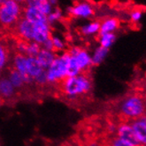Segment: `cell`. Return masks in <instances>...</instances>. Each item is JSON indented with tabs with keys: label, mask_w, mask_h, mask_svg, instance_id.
I'll list each match as a JSON object with an SVG mask.
<instances>
[{
	"label": "cell",
	"mask_w": 146,
	"mask_h": 146,
	"mask_svg": "<svg viewBox=\"0 0 146 146\" xmlns=\"http://www.w3.org/2000/svg\"><path fill=\"white\" fill-rule=\"evenodd\" d=\"M58 85L63 95L72 100L87 95L92 90V82L90 76L85 73L73 77H66Z\"/></svg>",
	"instance_id": "obj_1"
},
{
	"label": "cell",
	"mask_w": 146,
	"mask_h": 146,
	"mask_svg": "<svg viewBox=\"0 0 146 146\" xmlns=\"http://www.w3.org/2000/svg\"><path fill=\"white\" fill-rule=\"evenodd\" d=\"M119 113L127 121L145 115L144 98L139 94H132L126 97L119 106Z\"/></svg>",
	"instance_id": "obj_2"
},
{
	"label": "cell",
	"mask_w": 146,
	"mask_h": 146,
	"mask_svg": "<svg viewBox=\"0 0 146 146\" xmlns=\"http://www.w3.org/2000/svg\"><path fill=\"white\" fill-rule=\"evenodd\" d=\"M70 55L66 51L57 55L53 62L45 70L47 84H59L67 77V66Z\"/></svg>",
	"instance_id": "obj_3"
},
{
	"label": "cell",
	"mask_w": 146,
	"mask_h": 146,
	"mask_svg": "<svg viewBox=\"0 0 146 146\" xmlns=\"http://www.w3.org/2000/svg\"><path fill=\"white\" fill-rule=\"evenodd\" d=\"M22 5L8 0L0 5V25L4 28H13L22 17Z\"/></svg>",
	"instance_id": "obj_4"
},
{
	"label": "cell",
	"mask_w": 146,
	"mask_h": 146,
	"mask_svg": "<svg viewBox=\"0 0 146 146\" xmlns=\"http://www.w3.org/2000/svg\"><path fill=\"white\" fill-rule=\"evenodd\" d=\"M67 52L75 59L81 73L86 74L93 66L91 62V55L86 49L74 46L72 47Z\"/></svg>",
	"instance_id": "obj_5"
},
{
	"label": "cell",
	"mask_w": 146,
	"mask_h": 146,
	"mask_svg": "<svg viewBox=\"0 0 146 146\" xmlns=\"http://www.w3.org/2000/svg\"><path fill=\"white\" fill-rule=\"evenodd\" d=\"M67 12L68 14L74 18L90 19L95 15V8L90 3L85 0H80V1H77L72 7L68 8Z\"/></svg>",
	"instance_id": "obj_6"
},
{
	"label": "cell",
	"mask_w": 146,
	"mask_h": 146,
	"mask_svg": "<svg viewBox=\"0 0 146 146\" xmlns=\"http://www.w3.org/2000/svg\"><path fill=\"white\" fill-rule=\"evenodd\" d=\"M13 28L16 35L20 37L21 40L33 42L36 34V23H33L21 17Z\"/></svg>",
	"instance_id": "obj_7"
},
{
	"label": "cell",
	"mask_w": 146,
	"mask_h": 146,
	"mask_svg": "<svg viewBox=\"0 0 146 146\" xmlns=\"http://www.w3.org/2000/svg\"><path fill=\"white\" fill-rule=\"evenodd\" d=\"M140 145H146V118L145 115L128 121Z\"/></svg>",
	"instance_id": "obj_8"
},
{
	"label": "cell",
	"mask_w": 146,
	"mask_h": 146,
	"mask_svg": "<svg viewBox=\"0 0 146 146\" xmlns=\"http://www.w3.org/2000/svg\"><path fill=\"white\" fill-rule=\"evenodd\" d=\"M116 135L117 137L123 141H126L135 146H139V143L134 134V131L129 124V122L121 123L116 127Z\"/></svg>",
	"instance_id": "obj_9"
},
{
	"label": "cell",
	"mask_w": 146,
	"mask_h": 146,
	"mask_svg": "<svg viewBox=\"0 0 146 146\" xmlns=\"http://www.w3.org/2000/svg\"><path fill=\"white\" fill-rule=\"evenodd\" d=\"M26 62H27V56L16 52V54L13 57V68L22 76L24 82H25V85H28V84L33 83L34 82L27 74Z\"/></svg>",
	"instance_id": "obj_10"
},
{
	"label": "cell",
	"mask_w": 146,
	"mask_h": 146,
	"mask_svg": "<svg viewBox=\"0 0 146 146\" xmlns=\"http://www.w3.org/2000/svg\"><path fill=\"white\" fill-rule=\"evenodd\" d=\"M22 17L33 23L36 22H47V16L42 13L36 7L23 5ZM48 23V22H47Z\"/></svg>",
	"instance_id": "obj_11"
},
{
	"label": "cell",
	"mask_w": 146,
	"mask_h": 146,
	"mask_svg": "<svg viewBox=\"0 0 146 146\" xmlns=\"http://www.w3.org/2000/svg\"><path fill=\"white\" fill-rule=\"evenodd\" d=\"M26 66H27V74L33 80V82L45 71L42 68L36 58L35 57H27Z\"/></svg>",
	"instance_id": "obj_12"
},
{
	"label": "cell",
	"mask_w": 146,
	"mask_h": 146,
	"mask_svg": "<svg viewBox=\"0 0 146 146\" xmlns=\"http://www.w3.org/2000/svg\"><path fill=\"white\" fill-rule=\"evenodd\" d=\"M56 56H57V54L54 52V51L41 49L39 53L37 54V56L36 58L37 61L39 62V64L42 66V69L47 70L49 68V66L51 65V63L53 62Z\"/></svg>",
	"instance_id": "obj_13"
},
{
	"label": "cell",
	"mask_w": 146,
	"mask_h": 146,
	"mask_svg": "<svg viewBox=\"0 0 146 146\" xmlns=\"http://www.w3.org/2000/svg\"><path fill=\"white\" fill-rule=\"evenodd\" d=\"M16 93V89L8 80L7 77H2L0 79V98L5 99L13 98Z\"/></svg>",
	"instance_id": "obj_14"
},
{
	"label": "cell",
	"mask_w": 146,
	"mask_h": 146,
	"mask_svg": "<svg viewBox=\"0 0 146 146\" xmlns=\"http://www.w3.org/2000/svg\"><path fill=\"white\" fill-rule=\"evenodd\" d=\"M119 27V21L116 18H106L100 22V29L98 35L108 33H114Z\"/></svg>",
	"instance_id": "obj_15"
},
{
	"label": "cell",
	"mask_w": 146,
	"mask_h": 146,
	"mask_svg": "<svg viewBox=\"0 0 146 146\" xmlns=\"http://www.w3.org/2000/svg\"><path fill=\"white\" fill-rule=\"evenodd\" d=\"M100 29V22L98 21H93L88 24L83 25L80 29V33L84 36H91L98 35Z\"/></svg>",
	"instance_id": "obj_16"
},
{
	"label": "cell",
	"mask_w": 146,
	"mask_h": 146,
	"mask_svg": "<svg viewBox=\"0 0 146 146\" xmlns=\"http://www.w3.org/2000/svg\"><path fill=\"white\" fill-rule=\"evenodd\" d=\"M109 52V50L103 48L101 46H98L91 56V62H92V66H99L101 63H103V61L105 60L106 58L107 57Z\"/></svg>",
	"instance_id": "obj_17"
},
{
	"label": "cell",
	"mask_w": 146,
	"mask_h": 146,
	"mask_svg": "<svg viewBox=\"0 0 146 146\" xmlns=\"http://www.w3.org/2000/svg\"><path fill=\"white\" fill-rule=\"evenodd\" d=\"M7 78L10 81V82L13 84V87L16 89V90L22 89L25 86V82H24L22 76L16 70H14L13 68H12V69L9 71V74H8Z\"/></svg>",
	"instance_id": "obj_18"
},
{
	"label": "cell",
	"mask_w": 146,
	"mask_h": 146,
	"mask_svg": "<svg viewBox=\"0 0 146 146\" xmlns=\"http://www.w3.org/2000/svg\"><path fill=\"white\" fill-rule=\"evenodd\" d=\"M116 40V35L114 33H108L103 34V35H98V42L101 47L108 49L114 44Z\"/></svg>",
	"instance_id": "obj_19"
},
{
	"label": "cell",
	"mask_w": 146,
	"mask_h": 146,
	"mask_svg": "<svg viewBox=\"0 0 146 146\" xmlns=\"http://www.w3.org/2000/svg\"><path fill=\"white\" fill-rule=\"evenodd\" d=\"M63 19V13L58 7H53V10L47 16V22L50 26L54 24L57 21H59Z\"/></svg>",
	"instance_id": "obj_20"
},
{
	"label": "cell",
	"mask_w": 146,
	"mask_h": 146,
	"mask_svg": "<svg viewBox=\"0 0 146 146\" xmlns=\"http://www.w3.org/2000/svg\"><path fill=\"white\" fill-rule=\"evenodd\" d=\"M82 74L79 66L77 65L75 59L74 58V57L70 56L69 58V61H68V66H67V77H73V76H76Z\"/></svg>",
	"instance_id": "obj_21"
},
{
	"label": "cell",
	"mask_w": 146,
	"mask_h": 146,
	"mask_svg": "<svg viewBox=\"0 0 146 146\" xmlns=\"http://www.w3.org/2000/svg\"><path fill=\"white\" fill-rule=\"evenodd\" d=\"M41 45L35 42H28L25 55L27 57H36L41 50Z\"/></svg>",
	"instance_id": "obj_22"
},
{
	"label": "cell",
	"mask_w": 146,
	"mask_h": 146,
	"mask_svg": "<svg viewBox=\"0 0 146 146\" xmlns=\"http://www.w3.org/2000/svg\"><path fill=\"white\" fill-rule=\"evenodd\" d=\"M9 60V53L6 46L0 42V71L3 70Z\"/></svg>",
	"instance_id": "obj_23"
},
{
	"label": "cell",
	"mask_w": 146,
	"mask_h": 146,
	"mask_svg": "<svg viewBox=\"0 0 146 146\" xmlns=\"http://www.w3.org/2000/svg\"><path fill=\"white\" fill-rule=\"evenodd\" d=\"M51 42H52L53 51L55 53L58 51H64L66 50V42L59 36H51Z\"/></svg>",
	"instance_id": "obj_24"
},
{
	"label": "cell",
	"mask_w": 146,
	"mask_h": 146,
	"mask_svg": "<svg viewBox=\"0 0 146 146\" xmlns=\"http://www.w3.org/2000/svg\"><path fill=\"white\" fill-rule=\"evenodd\" d=\"M130 21L133 24H137L139 23L142 17H143V10L140 7H136L130 12Z\"/></svg>",
	"instance_id": "obj_25"
},
{
	"label": "cell",
	"mask_w": 146,
	"mask_h": 146,
	"mask_svg": "<svg viewBox=\"0 0 146 146\" xmlns=\"http://www.w3.org/2000/svg\"><path fill=\"white\" fill-rule=\"evenodd\" d=\"M111 144V146H135L129 143H127L126 141H123L121 139L118 138V137H114V138H113V140H111V142L110 143Z\"/></svg>",
	"instance_id": "obj_26"
},
{
	"label": "cell",
	"mask_w": 146,
	"mask_h": 146,
	"mask_svg": "<svg viewBox=\"0 0 146 146\" xmlns=\"http://www.w3.org/2000/svg\"><path fill=\"white\" fill-rule=\"evenodd\" d=\"M41 48L42 49H44V50H47L53 51V45H52V42H51V36H50V38H49L48 40H46L44 42V44L41 45Z\"/></svg>",
	"instance_id": "obj_27"
},
{
	"label": "cell",
	"mask_w": 146,
	"mask_h": 146,
	"mask_svg": "<svg viewBox=\"0 0 146 146\" xmlns=\"http://www.w3.org/2000/svg\"><path fill=\"white\" fill-rule=\"evenodd\" d=\"M47 1L50 3V5L52 6V7L56 6L57 4H58V0H47Z\"/></svg>",
	"instance_id": "obj_28"
},
{
	"label": "cell",
	"mask_w": 146,
	"mask_h": 146,
	"mask_svg": "<svg viewBox=\"0 0 146 146\" xmlns=\"http://www.w3.org/2000/svg\"><path fill=\"white\" fill-rule=\"evenodd\" d=\"M13 1H14L15 3H17V4H19V5H21L23 6L27 0H13Z\"/></svg>",
	"instance_id": "obj_29"
},
{
	"label": "cell",
	"mask_w": 146,
	"mask_h": 146,
	"mask_svg": "<svg viewBox=\"0 0 146 146\" xmlns=\"http://www.w3.org/2000/svg\"><path fill=\"white\" fill-rule=\"evenodd\" d=\"M8 1V0H0V5H4L5 3H6Z\"/></svg>",
	"instance_id": "obj_30"
},
{
	"label": "cell",
	"mask_w": 146,
	"mask_h": 146,
	"mask_svg": "<svg viewBox=\"0 0 146 146\" xmlns=\"http://www.w3.org/2000/svg\"><path fill=\"white\" fill-rule=\"evenodd\" d=\"M104 146H111V143H108V144H106V145H104Z\"/></svg>",
	"instance_id": "obj_31"
},
{
	"label": "cell",
	"mask_w": 146,
	"mask_h": 146,
	"mask_svg": "<svg viewBox=\"0 0 146 146\" xmlns=\"http://www.w3.org/2000/svg\"><path fill=\"white\" fill-rule=\"evenodd\" d=\"M139 146H145V145H139Z\"/></svg>",
	"instance_id": "obj_32"
}]
</instances>
